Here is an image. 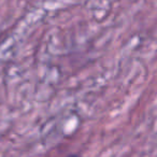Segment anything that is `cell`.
<instances>
[{
    "instance_id": "cell-1",
    "label": "cell",
    "mask_w": 157,
    "mask_h": 157,
    "mask_svg": "<svg viewBox=\"0 0 157 157\" xmlns=\"http://www.w3.org/2000/svg\"><path fill=\"white\" fill-rule=\"evenodd\" d=\"M69 157H81L80 155H78V154H72V155H70Z\"/></svg>"
}]
</instances>
